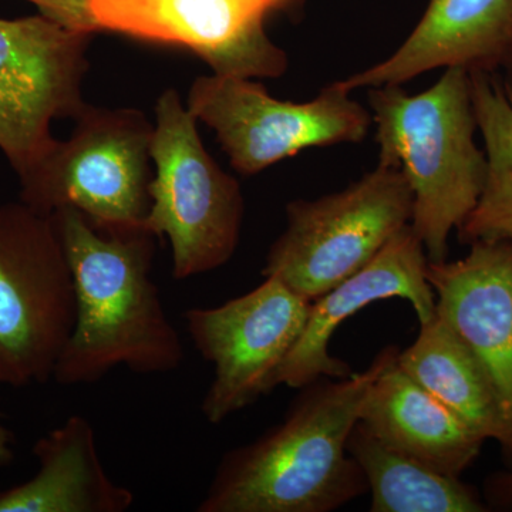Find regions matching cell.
<instances>
[{
    "label": "cell",
    "instance_id": "cell-1",
    "mask_svg": "<svg viewBox=\"0 0 512 512\" xmlns=\"http://www.w3.org/2000/svg\"><path fill=\"white\" fill-rule=\"evenodd\" d=\"M50 217L76 299V320L53 380L82 386L119 366L138 375H164L183 365V342L151 276L156 235L144 227H96L76 208Z\"/></svg>",
    "mask_w": 512,
    "mask_h": 512
},
{
    "label": "cell",
    "instance_id": "cell-2",
    "mask_svg": "<svg viewBox=\"0 0 512 512\" xmlns=\"http://www.w3.org/2000/svg\"><path fill=\"white\" fill-rule=\"evenodd\" d=\"M399 352L386 346L363 372L299 389L282 423L225 453L197 511L332 512L369 493L349 454V434L373 383Z\"/></svg>",
    "mask_w": 512,
    "mask_h": 512
},
{
    "label": "cell",
    "instance_id": "cell-3",
    "mask_svg": "<svg viewBox=\"0 0 512 512\" xmlns=\"http://www.w3.org/2000/svg\"><path fill=\"white\" fill-rule=\"evenodd\" d=\"M369 106L379 164L402 171L413 192L410 227L430 262L446 261L448 238L476 207L487 175L470 72L448 67L419 94L372 87Z\"/></svg>",
    "mask_w": 512,
    "mask_h": 512
},
{
    "label": "cell",
    "instance_id": "cell-4",
    "mask_svg": "<svg viewBox=\"0 0 512 512\" xmlns=\"http://www.w3.org/2000/svg\"><path fill=\"white\" fill-rule=\"evenodd\" d=\"M154 124L141 111L86 104L72 136L19 174L20 201L40 214L76 208L96 227H144Z\"/></svg>",
    "mask_w": 512,
    "mask_h": 512
},
{
    "label": "cell",
    "instance_id": "cell-5",
    "mask_svg": "<svg viewBox=\"0 0 512 512\" xmlns=\"http://www.w3.org/2000/svg\"><path fill=\"white\" fill-rule=\"evenodd\" d=\"M198 121L174 89L156 104L151 140V207L144 228L167 237L177 281L215 271L234 256L244 221V197L202 144Z\"/></svg>",
    "mask_w": 512,
    "mask_h": 512
},
{
    "label": "cell",
    "instance_id": "cell-6",
    "mask_svg": "<svg viewBox=\"0 0 512 512\" xmlns=\"http://www.w3.org/2000/svg\"><path fill=\"white\" fill-rule=\"evenodd\" d=\"M412 215L406 177L379 164L343 191L289 202L285 231L269 249L262 276L315 301L365 268Z\"/></svg>",
    "mask_w": 512,
    "mask_h": 512
},
{
    "label": "cell",
    "instance_id": "cell-7",
    "mask_svg": "<svg viewBox=\"0 0 512 512\" xmlns=\"http://www.w3.org/2000/svg\"><path fill=\"white\" fill-rule=\"evenodd\" d=\"M74 320L72 274L52 217L20 200L0 205V384L53 379Z\"/></svg>",
    "mask_w": 512,
    "mask_h": 512
},
{
    "label": "cell",
    "instance_id": "cell-8",
    "mask_svg": "<svg viewBox=\"0 0 512 512\" xmlns=\"http://www.w3.org/2000/svg\"><path fill=\"white\" fill-rule=\"evenodd\" d=\"M338 82L311 101L275 99L248 77L211 74L191 84L187 107L207 124L238 173L255 175L306 148L360 143L372 114Z\"/></svg>",
    "mask_w": 512,
    "mask_h": 512
},
{
    "label": "cell",
    "instance_id": "cell-9",
    "mask_svg": "<svg viewBox=\"0 0 512 512\" xmlns=\"http://www.w3.org/2000/svg\"><path fill=\"white\" fill-rule=\"evenodd\" d=\"M311 302L279 279L215 308L185 312V326L214 377L201 412L210 424L252 406L276 389V375L301 339Z\"/></svg>",
    "mask_w": 512,
    "mask_h": 512
},
{
    "label": "cell",
    "instance_id": "cell-10",
    "mask_svg": "<svg viewBox=\"0 0 512 512\" xmlns=\"http://www.w3.org/2000/svg\"><path fill=\"white\" fill-rule=\"evenodd\" d=\"M90 33L47 16L0 19V151L16 174L55 146L52 123L86 107Z\"/></svg>",
    "mask_w": 512,
    "mask_h": 512
},
{
    "label": "cell",
    "instance_id": "cell-11",
    "mask_svg": "<svg viewBox=\"0 0 512 512\" xmlns=\"http://www.w3.org/2000/svg\"><path fill=\"white\" fill-rule=\"evenodd\" d=\"M269 0H90L99 30L185 46L222 76L279 77L288 56L265 32Z\"/></svg>",
    "mask_w": 512,
    "mask_h": 512
},
{
    "label": "cell",
    "instance_id": "cell-12",
    "mask_svg": "<svg viewBox=\"0 0 512 512\" xmlns=\"http://www.w3.org/2000/svg\"><path fill=\"white\" fill-rule=\"evenodd\" d=\"M436 313L483 366L500 400L512 468V242L476 241L457 261L427 264Z\"/></svg>",
    "mask_w": 512,
    "mask_h": 512
},
{
    "label": "cell",
    "instance_id": "cell-13",
    "mask_svg": "<svg viewBox=\"0 0 512 512\" xmlns=\"http://www.w3.org/2000/svg\"><path fill=\"white\" fill-rule=\"evenodd\" d=\"M429 258L412 227L387 242L359 272L311 302L301 339L276 375V387L302 389L316 380L345 379L352 375L348 363L329 353L330 339L350 316L366 306L400 298L412 303L420 325L436 316V295L427 281Z\"/></svg>",
    "mask_w": 512,
    "mask_h": 512
},
{
    "label": "cell",
    "instance_id": "cell-14",
    "mask_svg": "<svg viewBox=\"0 0 512 512\" xmlns=\"http://www.w3.org/2000/svg\"><path fill=\"white\" fill-rule=\"evenodd\" d=\"M512 42V0H430L426 12L393 55L348 79L342 89L399 84L434 69L500 73Z\"/></svg>",
    "mask_w": 512,
    "mask_h": 512
},
{
    "label": "cell",
    "instance_id": "cell-15",
    "mask_svg": "<svg viewBox=\"0 0 512 512\" xmlns=\"http://www.w3.org/2000/svg\"><path fill=\"white\" fill-rule=\"evenodd\" d=\"M396 360L373 383L360 421L387 447L460 477L480 456L485 440Z\"/></svg>",
    "mask_w": 512,
    "mask_h": 512
},
{
    "label": "cell",
    "instance_id": "cell-16",
    "mask_svg": "<svg viewBox=\"0 0 512 512\" xmlns=\"http://www.w3.org/2000/svg\"><path fill=\"white\" fill-rule=\"evenodd\" d=\"M33 454L36 476L0 491V512H124L134 503L104 470L86 417L74 414L40 437Z\"/></svg>",
    "mask_w": 512,
    "mask_h": 512
},
{
    "label": "cell",
    "instance_id": "cell-17",
    "mask_svg": "<svg viewBox=\"0 0 512 512\" xmlns=\"http://www.w3.org/2000/svg\"><path fill=\"white\" fill-rule=\"evenodd\" d=\"M396 363L485 441L503 446L507 429L493 383L466 343L437 313L420 325L419 336L400 350Z\"/></svg>",
    "mask_w": 512,
    "mask_h": 512
},
{
    "label": "cell",
    "instance_id": "cell-18",
    "mask_svg": "<svg viewBox=\"0 0 512 512\" xmlns=\"http://www.w3.org/2000/svg\"><path fill=\"white\" fill-rule=\"evenodd\" d=\"M348 451L369 485L370 512L491 511L476 488L387 447L360 420Z\"/></svg>",
    "mask_w": 512,
    "mask_h": 512
},
{
    "label": "cell",
    "instance_id": "cell-19",
    "mask_svg": "<svg viewBox=\"0 0 512 512\" xmlns=\"http://www.w3.org/2000/svg\"><path fill=\"white\" fill-rule=\"evenodd\" d=\"M471 93L487 175L476 207L457 229L463 244L512 242V87L500 73L473 72Z\"/></svg>",
    "mask_w": 512,
    "mask_h": 512
},
{
    "label": "cell",
    "instance_id": "cell-20",
    "mask_svg": "<svg viewBox=\"0 0 512 512\" xmlns=\"http://www.w3.org/2000/svg\"><path fill=\"white\" fill-rule=\"evenodd\" d=\"M33 3L39 13L55 20L66 28L79 30V32H97L92 13H90V0H28Z\"/></svg>",
    "mask_w": 512,
    "mask_h": 512
},
{
    "label": "cell",
    "instance_id": "cell-21",
    "mask_svg": "<svg viewBox=\"0 0 512 512\" xmlns=\"http://www.w3.org/2000/svg\"><path fill=\"white\" fill-rule=\"evenodd\" d=\"M483 497L490 510L512 511V468L491 474L485 480Z\"/></svg>",
    "mask_w": 512,
    "mask_h": 512
},
{
    "label": "cell",
    "instance_id": "cell-22",
    "mask_svg": "<svg viewBox=\"0 0 512 512\" xmlns=\"http://www.w3.org/2000/svg\"><path fill=\"white\" fill-rule=\"evenodd\" d=\"M13 439L12 431L0 424V464H9L13 460Z\"/></svg>",
    "mask_w": 512,
    "mask_h": 512
},
{
    "label": "cell",
    "instance_id": "cell-23",
    "mask_svg": "<svg viewBox=\"0 0 512 512\" xmlns=\"http://www.w3.org/2000/svg\"><path fill=\"white\" fill-rule=\"evenodd\" d=\"M500 73H503V79L508 86L512 87V42L508 47L507 55H505L503 64H501Z\"/></svg>",
    "mask_w": 512,
    "mask_h": 512
},
{
    "label": "cell",
    "instance_id": "cell-24",
    "mask_svg": "<svg viewBox=\"0 0 512 512\" xmlns=\"http://www.w3.org/2000/svg\"><path fill=\"white\" fill-rule=\"evenodd\" d=\"M299 0H269L272 10H284L293 8Z\"/></svg>",
    "mask_w": 512,
    "mask_h": 512
}]
</instances>
